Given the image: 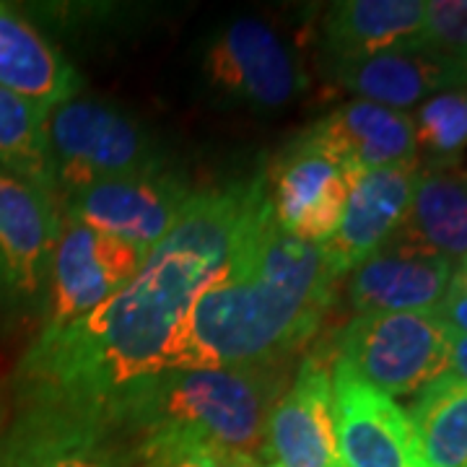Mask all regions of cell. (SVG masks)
Returning <instances> with one entry per match:
<instances>
[{
	"label": "cell",
	"mask_w": 467,
	"mask_h": 467,
	"mask_svg": "<svg viewBox=\"0 0 467 467\" xmlns=\"http://www.w3.org/2000/svg\"><path fill=\"white\" fill-rule=\"evenodd\" d=\"M265 201V177L198 190L130 284L66 330L34 337L18 361L16 402L97 410L122 387L171 368L195 301L232 263Z\"/></svg>",
	"instance_id": "6da1fadb"
},
{
	"label": "cell",
	"mask_w": 467,
	"mask_h": 467,
	"mask_svg": "<svg viewBox=\"0 0 467 467\" xmlns=\"http://www.w3.org/2000/svg\"><path fill=\"white\" fill-rule=\"evenodd\" d=\"M337 281L325 247L285 234L265 201L195 301L171 368H284L317 335Z\"/></svg>",
	"instance_id": "7a4b0ae2"
},
{
	"label": "cell",
	"mask_w": 467,
	"mask_h": 467,
	"mask_svg": "<svg viewBox=\"0 0 467 467\" xmlns=\"http://www.w3.org/2000/svg\"><path fill=\"white\" fill-rule=\"evenodd\" d=\"M281 392L284 368H167L122 387L97 410L130 441L187 436L260 460Z\"/></svg>",
	"instance_id": "3957f363"
},
{
	"label": "cell",
	"mask_w": 467,
	"mask_h": 467,
	"mask_svg": "<svg viewBox=\"0 0 467 467\" xmlns=\"http://www.w3.org/2000/svg\"><path fill=\"white\" fill-rule=\"evenodd\" d=\"M47 150L57 202L107 180L167 167L153 135L133 115L81 94L47 115Z\"/></svg>",
	"instance_id": "277c9868"
},
{
	"label": "cell",
	"mask_w": 467,
	"mask_h": 467,
	"mask_svg": "<svg viewBox=\"0 0 467 467\" xmlns=\"http://www.w3.org/2000/svg\"><path fill=\"white\" fill-rule=\"evenodd\" d=\"M333 348V358L395 400L450 368V327L436 309L367 312L335 333Z\"/></svg>",
	"instance_id": "5b68a950"
},
{
	"label": "cell",
	"mask_w": 467,
	"mask_h": 467,
	"mask_svg": "<svg viewBox=\"0 0 467 467\" xmlns=\"http://www.w3.org/2000/svg\"><path fill=\"white\" fill-rule=\"evenodd\" d=\"M60 202L0 169V319L26 325L45 315Z\"/></svg>",
	"instance_id": "8992f818"
},
{
	"label": "cell",
	"mask_w": 467,
	"mask_h": 467,
	"mask_svg": "<svg viewBox=\"0 0 467 467\" xmlns=\"http://www.w3.org/2000/svg\"><path fill=\"white\" fill-rule=\"evenodd\" d=\"M201 76L216 99L275 112L306 88L296 52L260 18H234L208 36L201 55Z\"/></svg>",
	"instance_id": "52a82bcc"
},
{
	"label": "cell",
	"mask_w": 467,
	"mask_h": 467,
	"mask_svg": "<svg viewBox=\"0 0 467 467\" xmlns=\"http://www.w3.org/2000/svg\"><path fill=\"white\" fill-rule=\"evenodd\" d=\"M0 467H138V457L99 410L21 400L0 429Z\"/></svg>",
	"instance_id": "ba28073f"
},
{
	"label": "cell",
	"mask_w": 467,
	"mask_h": 467,
	"mask_svg": "<svg viewBox=\"0 0 467 467\" xmlns=\"http://www.w3.org/2000/svg\"><path fill=\"white\" fill-rule=\"evenodd\" d=\"M63 213V211H60ZM146 252L63 213L50 291L36 335H55L99 309L135 278Z\"/></svg>",
	"instance_id": "9c48e42d"
},
{
	"label": "cell",
	"mask_w": 467,
	"mask_h": 467,
	"mask_svg": "<svg viewBox=\"0 0 467 467\" xmlns=\"http://www.w3.org/2000/svg\"><path fill=\"white\" fill-rule=\"evenodd\" d=\"M195 192L182 174L164 167L86 187L60 202V211L149 254L177 226Z\"/></svg>",
	"instance_id": "30bf717a"
},
{
	"label": "cell",
	"mask_w": 467,
	"mask_h": 467,
	"mask_svg": "<svg viewBox=\"0 0 467 467\" xmlns=\"http://www.w3.org/2000/svg\"><path fill=\"white\" fill-rule=\"evenodd\" d=\"M350 182L353 177L337 159L301 133L278 156L265 182L270 213L285 234L325 247L343 221Z\"/></svg>",
	"instance_id": "8fae6325"
},
{
	"label": "cell",
	"mask_w": 467,
	"mask_h": 467,
	"mask_svg": "<svg viewBox=\"0 0 467 467\" xmlns=\"http://www.w3.org/2000/svg\"><path fill=\"white\" fill-rule=\"evenodd\" d=\"M335 441L343 467H423L413 423L392 398L330 356Z\"/></svg>",
	"instance_id": "7c38bea8"
},
{
	"label": "cell",
	"mask_w": 467,
	"mask_h": 467,
	"mask_svg": "<svg viewBox=\"0 0 467 467\" xmlns=\"http://www.w3.org/2000/svg\"><path fill=\"white\" fill-rule=\"evenodd\" d=\"M265 462L278 467H343L335 441L330 356H304L291 387L273 405L265 429Z\"/></svg>",
	"instance_id": "4fadbf2b"
},
{
	"label": "cell",
	"mask_w": 467,
	"mask_h": 467,
	"mask_svg": "<svg viewBox=\"0 0 467 467\" xmlns=\"http://www.w3.org/2000/svg\"><path fill=\"white\" fill-rule=\"evenodd\" d=\"M418 171L420 161L416 159L364 171L350 182L343 221L325 244V254L340 278L398 236L413 202Z\"/></svg>",
	"instance_id": "5bb4252c"
},
{
	"label": "cell",
	"mask_w": 467,
	"mask_h": 467,
	"mask_svg": "<svg viewBox=\"0 0 467 467\" xmlns=\"http://www.w3.org/2000/svg\"><path fill=\"white\" fill-rule=\"evenodd\" d=\"M356 180L364 171L416 161V128L408 112L350 99L304 130Z\"/></svg>",
	"instance_id": "9a60e30c"
},
{
	"label": "cell",
	"mask_w": 467,
	"mask_h": 467,
	"mask_svg": "<svg viewBox=\"0 0 467 467\" xmlns=\"http://www.w3.org/2000/svg\"><path fill=\"white\" fill-rule=\"evenodd\" d=\"M451 273L454 265L444 257L389 242L350 270L346 296L356 315L431 312L447 296Z\"/></svg>",
	"instance_id": "2e32d148"
},
{
	"label": "cell",
	"mask_w": 467,
	"mask_h": 467,
	"mask_svg": "<svg viewBox=\"0 0 467 467\" xmlns=\"http://www.w3.org/2000/svg\"><path fill=\"white\" fill-rule=\"evenodd\" d=\"M423 0H343L322 18V66L350 63L416 42L423 26Z\"/></svg>",
	"instance_id": "e0dca14e"
},
{
	"label": "cell",
	"mask_w": 467,
	"mask_h": 467,
	"mask_svg": "<svg viewBox=\"0 0 467 467\" xmlns=\"http://www.w3.org/2000/svg\"><path fill=\"white\" fill-rule=\"evenodd\" d=\"M325 76L356 94V99L374 101L389 109H410L431 94L451 86H462L460 76L429 57L413 45L398 50L377 52L371 57L322 66Z\"/></svg>",
	"instance_id": "ac0fdd59"
},
{
	"label": "cell",
	"mask_w": 467,
	"mask_h": 467,
	"mask_svg": "<svg viewBox=\"0 0 467 467\" xmlns=\"http://www.w3.org/2000/svg\"><path fill=\"white\" fill-rule=\"evenodd\" d=\"M0 88L50 115L81 94V76L26 18L0 3Z\"/></svg>",
	"instance_id": "d6986e66"
},
{
	"label": "cell",
	"mask_w": 467,
	"mask_h": 467,
	"mask_svg": "<svg viewBox=\"0 0 467 467\" xmlns=\"http://www.w3.org/2000/svg\"><path fill=\"white\" fill-rule=\"evenodd\" d=\"M395 244L447 263L467 260V167H420L413 202Z\"/></svg>",
	"instance_id": "ffe728a7"
},
{
	"label": "cell",
	"mask_w": 467,
	"mask_h": 467,
	"mask_svg": "<svg viewBox=\"0 0 467 467\" xmlns=\"http://www.w3.org/2000/svg\"><path fill=\"white\" fill-rule=\"evenodd\" d=\"M410 423L423 467H467V384L444 371L420 387Z\"/></svg>",
	"instance_id": "44dd1931"
},
{
	"label": "cell",
	"mask_w": 467,
	"mask_h": 467,
	"mask_svg": "<svg viewBox=\"0 0 467 467\" xmlns=\"http://www.w3.org/2000/svg\"><path fill=\"white\" fill-rule=\"evenodd\" d=\"M0 169L55 198L47 150V112L5 88H0Z\"/></svg>",
	"instance_id": "7402d4cb"
},
{
	"label": "cell",
	"mask_w": 467,
	"mask_h": 467,
	"mask_svg": "<svg viewBox=\"0 0 467 467\" xmlns=\"http://www.w3.org/2000/svg\"><path fill=\"white\" fill-rule=\"evenodd\" d=\"M420 167H447L467 149V86L431 94L410 115Z\"/></svg>",
	"instance_id": "603a6c76"
},
{
	"label": "cell",
	"mask_w": 467,
	"mask_h": 467,
	"mask_svg": "<svg viewBox=\"0 0 467 467\" xmlns=\"http://www.w3.org/2000/svg\"><path fill=\"white\" fill-rule=\"evenodd\" d=\"M413 47L454 70L462 81L467 67V0L426 3L423 26Z\"/></svg>",
	"instance_id": "cb8c5ba5"
},
{
	"label": "cell",
	"mask_w": 467,
	"mask_h": 467,
	"mask_svg": "<svg viewBox=\"0 0 467 467\" xmlns=\"http://www.w3.org/2000/svg\"><path fill=\"white\" fill-rule=\"evenodd\" d=\"M138 467H250L254 457L232 454L187 436H150L133 441Z\"/></svg>",
	"instance_id": "d4e9b609"
},
{
	"label": "cell",
	"mask_w": 467,
	"mask_h": 467,
	"mask_svg": "<svg viewBox=\"0 0 467 467\" xmlns=\"http://www.w3.org/2000/svg\"><path fill=\"white\" fill-rule=\"evenodd\" d=\"M436 312L441 315V319L450 325L451 330L467 335V296L447 291V296L436 306Z\"/></svg>",
	"instance_id": "484cf974"
},
{
	"label": "cell",
	"mask_w": 467,
	"mask_h": 467,
	"mask_svg": "<svg viewBox=\"0 0 467 467\" xmlns=\"http://www.w3.org/2000/svg\"><path fill=\"white\" fill-rule=\"evenodd\" d=\"M450 327V325H447ZM457 379L467 384V335L457 333L450 327V368Z\"/></svg>",
	"instance_id": "4316f807"
},
{
	"label": "cell",
	"mask_w": 467,
	"mask_h": 467,
	"mask_svg": "<svg viewBox=\"0 0 467 467\" xmlns=\"http://www.w3.org/2000/svg\"><path fill=\"white\" fill-rule=\"evenodd\" d=\"M450 291L451 294H460V296H467V260L465 263H460V267L451 273Z\"/></svg>",
	"instance_id": "83f0119b"
},
{
	"label": "cell",
	"mask_w": 467,
	"mask_h": 467,
	"mask_svg": "<svg viewBox=\"0 0 467 467\" xmlns=\"http://www.w3.org/2000/svg\"><path fill=\"white\" fill-rule=\"evenodd\" d=\"M250 467H278L275 462H260V460H254Z\"/></svg>",
	"instance_id": "f1b7e54d"
},
{
	"label": "cell",
	"mask_w": 467,
	"mask_h": 467,
	"mask_svg": "<svg viewBox=\"0 0 467 467\" xmlns=\"http://www.w3.org/2000/svg\"><path fill=\"white\" fill-rule=\"evenodd\" d=\"M3 418H5V405H3V398H0V429H3Z\"/></svg>",
	"instance_id": "f546056e"
},
{
	"label": "cell",
	"mask_w": 467,
	"mask_h": 467,
	"mask_svg": "<svg viewBox=\"0 0 467 467\" xmlns=\"http://www.w3.org/2000/svg\"><path fill=\"white\" fill-rule=\"evenodd\" d=\"M462 86H467V67H465V76H462Z\"/></svg>",
	"instance_id": "4dcf8cb0"
}]
</instances>
